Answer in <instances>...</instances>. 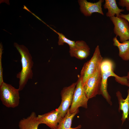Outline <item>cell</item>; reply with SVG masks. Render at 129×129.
<instances>
[{
  "instance_id": "cell-3",
  "label": "cell",
  "mask_w": 129,
  "mask_h": 129,
  "mask_svg": "<svg viewBox=\"0 0 129 129\" xmlns=\"http://www.w3.org/2000/svg\"><path fill=\"white\" fill-rule=\"evenodd\" d=\"M19 91L18 89L4 82L0 86V98L2 104L8 108L17 107L20 98Z\"/></svg>"
},
{
  "instance_id": "cell-19",
  "label": "cell",
  "mask_w": 129,
  "mask_h": 129,
  "mask_svg": "<svg viewBox=\"0 0 129 129\" xmlns=\"http://www.w3.org/2000/svg\"><path fill=\"white\" fill-rule=\"evenodd\" d=\"M119 6L125 7L127 11H129V0H119L118 2Z\"/></svg>"
},
{
  "instance_id": "cell-11",
  "label": "cell",
  "mask_w": 129,
  "mask_h": 129,
  "mask_svg": "<svg viewBox=\"0 0 129 129\" xmlns=\"http://www.w3.org/2000/svg\"><path fill=\"white\" fill-rule=\"evenodd\" d=\"M114 70V68H111L101 70L102 75V81L100 94L102 96L110 105H112V103L111 97L107 90L108 79L110 76H113L115 79H116L119 76L115 74Z\"/></svg>"
},
{
  "instance_id": "cell-9",
  "label": "cell",
  "mask_w": 129,
  "mask_h": 129,
  "mask_svg": "<svg viewBox=\"0 0 129 129\" xmlns=\"http://www.w3.org/2000/svg\"><path fill=\"white\" fill-rule=\"evenodd\" d=\"M37 117L40 124H45L51 129H56L63 118L57 109L43 114L38 115Z\"/></svg>"
},
{
  "instance_id": "cell-4",
  "label": "cell",
  "mask_w": 129,
  "mask_h": 129,
  "mask_svg": "<svg viewBox=\"0 0 129 129\" xmlns=\"http://www.w3.org/2000/svg\"><path fill=\"white\" fill-rule=\"evenodd\" d=\"M102 81L100 67L88 79L83 85L85 94L88 99L100 94Z\"/></svg>"
},
{
  "instance_id": "cell-6",
  "label": "cell",
  "mask_w": 129,
  "mask_h": 129,
  "mask_svg": "<svg viewBox=\"0 0 129 129\" xmlns=\"http://www.w3.org/2000/svg\"><path fill=\"white\" fill-rule=\"evenodd\" d=\"M76 84V82L73 83L68 86L64 87L61 91V102L57 109L62 118L65 116L71 105Z\"/></svg>"
},
{
  "instance_id": "cell-8",
  "label": "cell",
  "mask_w": 129,
  "mask_h": 129,
  "mask_svg": "<svg viewBox=\"0 0 129 129\" xmlns=\"http://www.w3.org/2000/svg\"><path fill=\"white\" fill-rule=\"evenodd\" d=\"M78 2L81 13L86 16H90L94 13H97L103 15L102 7L104 0H99L96 2H91L86 0H79Z\"/></svg>"
},
{
  "instance_id": "cell-10",
  "label": "cell",
  "mask_w": 129,
  "mask_h": 129,
  "mask_svg": "<svg viewBox=\"0 0 129 129\" xmlns=\"http://www.w3.org/2000/svg\"><path fill=\"white\" fill-rule=\"evenodd\" d=\"M70 56L81 60L86 59L90 55V48L83 40L76 41L74 46L70 48Z\"/></svg>"
},
{
  "instance_id": "cell-12",
  "label": "cell",
  "mask_w": 129,
  "mask_h": 129,
  "mask_svg": "<svg viewBox=\"0 0 129 129\" xmlns=\"http://www.w3.org/2000/svg\"><path fill=\"white\" fill-rule=\"evenodd\" d=\"M129 82V71L127 75ZM128 91V95L126 99H124L122 97L121 93L119 91L116 93L118 103V111H122L121 120L122 125L126 119L128 118L129 111V86Z\"/></svg>"
},
{
  "instance_id": "cell-14",
  "label": "cell",
  "mask_w": 129,
  "mask_h": 129,
  "mask_svg": "<svg viewBox=\"0 0 129 129\" xmlns=\"http://www.w3.org/2000/svg\"><path fill=\"white\" fill-rule=\"evenodd\" d=\"M113 40V45L118 49L119 57L124 60H129V40L121 43L118 40L116 37H114Z\"/></svg>"
},
{
  "instance_id": "cell-15",
  "label": "cell",
  "mask_w": 129,
  "mask_h": 129,
  "mask_svg": "<svg viewBox=\"0 0 129 129\" xmlns=\"http://www.w3.org/2000/svg\"><path fill=\"white\" fill-rule=\"evenodd\" d=\"M103 7L105 9L108 10L106 14V16L110 18L115 15L119 17L121 12L124 11V9L119 8L115 0H105Z\"/></svg>"
},
{
  "instance_id": "cell-1",
  "label": "cell",
  "mask_w": 129,
  "mask_h": 129,
  "mask_svg": "<svg viewBox=\"0 0 129 129\" xmlns=\"http://www.w3.org/2000/svg\"><path fill=\"white\" fill-rule=\"evenodd\" d=\"M14 45L20 54L21 57L22 69L16 75L19 79V91L22 90L27 84L28 80L32 79L33 73L32 68L33 62L32 57L28 48L23 45H19L15 43Z\"/></svg>"
},
{
  "instance_id": "cell-17",
  "label": "cell",
  "mask_w": 129,
  "mask_h": 129,
  "mask_svg": "<svg viewBox=\"0 0 129 129\" xmlns=\"http://www.w3.org/2000/svg\"><path fill=\"white\" fill-rule=\"evenodd\" d=\"M58 35V44L59 45H63L64 43H66L69 46L70 48L73 47L75 44V41L71 40L67 38L63 33L56 31L50 27Z\"/></svg>"
},
{
  "instance_id": "cell-5",
  "label": "cell",
  "mask_w": 129,
  "mask_h": 129,
  "mask_svg": "<svg viewBox=\"0 0 129 129\" xmlns=\"http://www.w3.org/2000/svg\"><path fill=\"white\" fill-rule=\"evenodd\" d=\"M88 100L85 93L82 80L79 75L73 94L72 103L69 109L70 113H74L79 110V108L80 107L87 108Z\"/></svg>"
},
{
  "instance_id": "cell-16",
  "label": "cell",
  "mask_w": 129,
  "mask_h": 129,
  "mask_svg": "<svg viewBox=\"0 0 129 129\" xmlns=\"http://www.w3.org/2000/svg\"><path fill=\"white\" fill-rule=\"evenodd\" d=\"M79 112V110H78L74 113L70 114L69 109L65 116L58 124L56 129H76L81 128V126L74 128L71 127L73 119Z\"/></svg>"
},
{
  "instance_id": "cell-20",
  "label": "cell",
  "mask_w": 129,
  "mask_h": 129,
  "mask_svg": "<svg viewBox=\"0 0 129 129\" xmlns=\"http://www.w3.org/2000/svg\"><path fill=\"white\" fill-rule=\"evenodd\" d=\"M119 17L125 19L129 23V13L127 14H124L121 13Z\"/></svg>"
},
{
  "instance_id": "cell-18",
  "label": "cell",
  "mask_w": 129,
  "mask_h": 129,
  "mask_svg": "<svg viewBox=\"0 0 129 129\" xmlns=\"http://www.w3.org/2000/svg\"><path fill=\"white\" fill-rule=\"evenodd\" d=\"M2 47L0 44V86L4 82L3 79V69L2 64Z\"/></svg>"
},
{
  "instance_id": "cell-13",
  "label": "cell",
  "mask_w": 129,
  "mask_h": 129,
  "mask_svg": "<svg viewBox=\"0 0 129 129\" xmlns=\"http://www.w3.org/2000/svg\"><path fill=\"white\" fill-rule=\"evenodd\" d=\"M37 117L36 113L33 112L27 118L21 119L18 123L19 129H38L40 124Z\"/></svg>"
},
{
  "instance_id": "cell-7",
  "label": "cell",
  "mask_w": 129,
  "mask_h": 129,
  "mask_svg": "<svg viewBox=\"0 0 129 129\" xmlns=\"http://www.w3.org/2000/svg\"><path fill=\"white\" fill-rule=\"evenodd\" d=\"M114 27L113 32L119 38L121 43L129 40V24L128 21L120 17L114 16L110 18Z\"/></svg>"
},
{
  "instance_id": "cell-2",
  "label": "cell",
  "mask_w": 129,
  "mask_h": 129,
  "mask_svg": "<svg viewBox=\"0 0 129 129\" xmlns=\"http://www.w3.org/2000/svg\"><path fill=\"white\" fill-rule=\"evenodd\" d=\"M98 45L95 48L91 59L84 64L79 76L83 85L88 79L100 67L103 59Z\"/></svg>"
}]
</instances>
